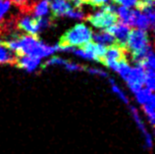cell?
Segmentation results:
<instances>
[{"instance_id": "obj_13", "label": "cell", "mask_w": 155, "mask_h": 154, "mask_svg": "<svg viewBox=\"0 0 155 154\" xmlns=\"http://www.w3.org/2000/svg\"><path fill=\"white\" fill-rule=\"evenodd\" d=\"M11 2H13L16 6L20 7L24 12H28L30 13L32 10L34 4L31 2V0H10Z\"/></svg>"}, {"instance_id": "obj_11", "label": "cell", "mask_w": 155, "mask_h": 154, "mask_svg": "<svg viewBox=\"0 0 155 154\" xmlns=\"http://www.w3.org/2000/svg\"><path fill=\"white\" fill-rule=\"evenodd\" d=\"M118 18L121 20V23L129 26L130 28L133 26V19H134V10H130L127 7H120L117 10Z\"/></svg>"}, {"instance_id": "obj_1", "label": "cell", "mask_w": 155, "mask_h": 154, "mask_svg": "<svg viewBox=\"0 0 155 154\" xmlns=\"http://www.w3.org/2000/svg\"><path fill=\"white\" fill-rule=\"evenodd\" d=\"M5 43L17 56L28 55L38 59L51 55L57 50L56 46L47 45L41 40H39L38 36L30 34L14 36V38L7 40Z\"/></svg>"}, {"instance_id": "obj_2", "label": "cell", "mask_w": 155, "mask_h": 154, "mask_svg": "<svg viewBox=\"0 0 155 154\" xmlns=\"http://www.w3.org/2000/svg\"><path fill=\"white\" fill-rule=\"evenodd\" d=\"M92 31L84 24H77L69 29L59 39L57 50H72L73 47H81L89 41H92Z\"/></svg>"}, {"instance_id": "obj_16", "label": "cell", "mask_w": 155, "mask_h": 154, "mask_svg": "<svg viewBox=\"0 0 155 154\" xmlns=\"http://www.w3.org/2000/svg\"><path fill=\"white\" fill-rule=\"evenodd\" d=\"M114 3L118 4V5H121L123 7H127V8H130V7H136L137 0H112Z\"/></svg>"}, {"instance_id": "obj_5", "label": "cell", "mask_w": 155, "mask_h": 154, "mask_svg": "<svg viewBox=\"0 0 155 154\" xmlns=\"http://www.w3.org/2000/svg\"><path fill=\"white\" fill-rule=\"evenodd\" d=\"M17 28L19 30L28 32V34L38 36V34L42 30L41 18L24 16L18 19Z\"/></svg>"}, {"instance_id": "obj_6", "label": "cell", "mask_w": 155, "mask_h": 154, "mask_svg": "<svg viewBox=\"0 0 155 154\" xmlns=\"http://www.w3.org/2000/svg\"><path fill=\"white\" fill-rule=\"evenodd\" d=\"M130 30L132 29H130L129 26L125 25V24L121 22H118L115 25L109 27L108 29L103 30V31H106L111 35L114 36V38H115L117 42V45H119L120 47L126 48Z\"/></svg>"}, {"instance_id": "obj_12", "label": "cell", "mask_w": 155, "mask_h": 154, "mask_svg": "<svg viewBox=\"0 0 155 154\" xmlns=\"http://www.w3.org/2000/svg\"><path fill=\"white\" fill-rule=\"evenodd\" d=\"M31 11L34 12L35 17L38 18L45 17L48 14V11H49V2L47 0H41L38 4L34 5Z\"/></svg>"}, {"instance_id": "obj_8", "label": "cell", "mask_w": 155, "mask_h": 154, "mask_svg": "<svg viewBox=\"0 0 155 154\" xmlns=\"http://www.w3.org/2000/svg\"><path fill=\"white\" fill-rule=\"evenodd\" d=\"M17 62V55L7 46L5 41L0 40V65H15Z\"/></svg>"}, {"instance_id": "obj_3", "label": "cell", "mask_w": 155, "mask_h": 154, "mask_svg": "<svg viewBox=\"0 0 155 154\" xmlns=\"http://www.w3.org/2000/svg\"><path fill=\"white\" fill-rule=\"evenodd\" d=\"M101 8H102L101 11L97 12L95 14L89 15L85 18L89 24H91L96 29L106 30L109 27L115 25L119 22L116 9L112 5L106 4Z\"/></svg>"}, {"instance_id": "obj_14", "label": "cell", "mask_w": 155, "mask_h": 154, "mask_svg": "<svg viewBox=\"0 0 155 154\" xmlns=\"http://www.w3.org/2000/svg\"><path fill=\"white\" fill-rule=\"evenodd\" d=\"M11 8L10 0H0V23H2L5 19L8 12Z\"/></svg>"}, {"instance_id": "obj_10", "label": "cell", "mask_w": 155, "mask_h": 154, "mask_svg": "<svg viewBox=\"0 0 155 154\" xmlns=\"http://www.w3.org/2000/svg\"><path fill=\"white\" fill-rule=\"evenodd\" d=\"M91 40H93V42L98 43V44H100V45H103L104 47L117 45V42H116L115 38H114V36L111 35L106 31L96 32V34H92Z\"/></svg>"}, {"instance_id": "obj_7", "label": "cell", "mask_w": 155, "mask_h": 154, "mask_svg": "<svg viewBox=\"0 0 155 154\" xmlns=\"http://www.w3.org/2000/svg\"><path fill=\"white\" fill-rule=\"evenodd\" d=\"M52 20L61 16H67L74 9L69 0H49Z\"/></svg>"}, {"instance_id": "obj_9", "label": "cell", "mask_w": 155, "mask_h": 154, "mask_svg": "<svg viewBox=\"0 0 155 154\" xmlns=\"http://www.w3.org/2000/svg\"><path fill=\"white\" fill-rule=\"evenodd\" d=\"M40 63V59L31 57L28 55H20L17 56V62H16V66L21 69H25L28 72L35 71Z\"/></svg>"}, {"instance_id": "obj_15", "label": "cell", "mask_w": 155, "mask_h": 154, "mask_svg": "<svg viewBox=\"0 0 155 154\" xmlns=\"http://www.w3.org/2000/svg\"><path fill=\"white\" fill-rule=\"evenodd\" d=\"M110 0H81V4H84V5L91 6V7H102L106 5Z\"/></svg>"}, {"instance_id": "obj_4", "label": "cell", "mask_w": 155, "mask_h": 154, "mask_svg": "<svg viewBox=\"0 0 155 154\" xmlns=\"http://www.w3.org/2000/svg\"><path fill=\"white\" fill-rule=\"evenodd\" d=\"M128 51L126 48L120 47L119 45H113L106 47L105 54L102 60V64L114 71L118 70V65L121 61L127 59Z\"/></svg>"}]
</instances>
